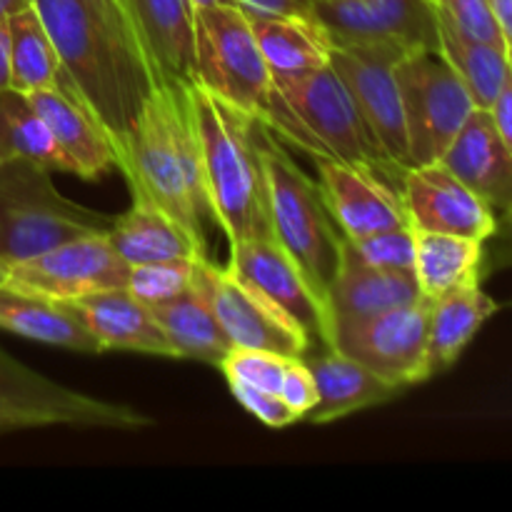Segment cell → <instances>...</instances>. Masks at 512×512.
<instances>
[{"label": "cell", "instance_id": "1", "mask_svg": "<svg viewBox=\"0 0 512 512\" xmlns=\"http://www.w3.org/2000/svg\"><path fill=\"white\" fill-rule=\"evenodd\" d=\"M68 88L88 105L115 155L163 80L123 0H33Z\"/></svg>", "mask_w": 512, "mask_h": 512}, {"label": "cell", "instance_id": "2", "mask_svg": "<svg viewBox=\"0 0 512 512\" xmlns=\"http://www.w3.org/2000/svg\"><path fill=\"white\" fill-rule=\"evenodd\" d=\"M115 168L128 180L130 190L155 200L208 253L205 220L215 223V218L205 193L188 83H160L155 88L115 155Z\"/></svg>", "mask_w": 512, "mask_h": 512}, {"label": "cell", "instance_id": "3", "mask_svg": "<svg viewBox=\"0 0 512 512\" xmlns=\"http://www.w3.org/2000/svg\"><path fill=\"white\" fill-rule=\"evenodd\" d=\"M188 95L200 138L205 193L215 225L225 233L228 245L273 235L263 165L255 145V118L198 80L188 83Z\"/></svg>", "mask_w": 512, "mask_h": 512}, {"label": "cell", "instance_id": "4", "mask_svg": "<svg viewBox=\"0 0 512 512\" xmlns=\"http://www.w3.org/2000/svg\"><path fill=\"white\" fill-rule=\"evenodd\" d=\"M255 120H260L280 143L303 150L315 163L333 160L365 165L395 180L403 178V173L380 153L353 95L330 65L270 80L263 113Z\"/></svg>", "mask_w": 512, "mask_h": 512}, {"label": "cell", "instance_id": "5", "mask_svg": "<svg viewBox=\"0 0 512 512\" xmlns=\"http://www.w3.org/2000/svg\"><path fill=\"white\" fill-rule=\"evenodd\" d=\"M255 145L260 153L273 235L298 263L308 283L325 303L328 285L338 268L343 233L315 183L278 138L255 120ZM328 308V305H325Z\"/></svg>", "mask_w": 512, "mask_h": 512}, {"label": "cell", "instance_id": "6", "mask_svg": "<svg viewBox=\"0 0 512 512\" xmlns=\"http://www.w3.org/2000/svg\"><path fill=\"white\" fill-rule=\"evenodd\" d=\"M113 223V215L65 198L48 165L25 158L0 163V260L8 265L70 240L108 235Z\"/></svg>", "mask_w": 512, "mask_h": 512}, {"label": "cell", "instance_id": "7", "mask_svg": "<svg viewBox=\"0 0 512 512\" xmlns=\"http://www.w3.org/2000/svg\"><path fill=\"white\" fill-rule=\"evenodd\" d=\"M410 163H438L478 105L438 48H415L395 60Z\"/></svg>", "mask_w": 512, "mask_h": 512}, {"label": "cell", "instance_id": "8", "mask_svg": "<svg viewBox=\"0 0 512 512\" xmlns=\"http://www.w3.org/2000/svg\"><path fill=\"white\" fill-rule=\"evenodd\" d=\"M195 80L253 118L263 113L273 75L238 3L195 10Z\"/></svg>", "mask_w": 512, "mask_h": 512}, {"label": "cell", "instance_id": "9", "mask_svg": "<svg viewBox=\"0 0 512 512\" xmlns=\"http://www.w3.org/2000/svg\"><path fill=\"white\" fill-rule=\"evenodd\" d=\"M428 318L430 300L420 298L360 323L340 325L330 335V348L408 390L428 380Z\"/></svg>", "mask_w": 512, "mask_h": 512}, {"label": "cell", "instance_id": "10", "mask_svg": "<svg viewBox=\"0 0 512 512\" xmlns=\"http://www.w3.org/2000/svg\"><path fill=\"white\" fill-rule=\"evenodd\" d=\"M195 283L218 315L233 348L268 350L293 358H303L313 350L308 333L253 285L240 280L228 265H218L210 258L198 260Z\"/></svg>", "mask_w": 512, "mask_h": 512}, {"label": "cell", "instance_id": "11", "mask_svg": "<svg viewBox=\"0 0 512 512\" xmlns=\"http://www.w3.org/2000/svg\"><path fill=\"white\" fill-rule=\"evenodd\" d=\"M313 15L333 45L390 50L438 48L430 0H315Z\"/></svg>", "mask_w": 512, "mask_h": 512}, {"label": "cell", "instance_id": "12", "mask_svg": "<svg viewBox=\"0 0 512 512\" xmlns=\"http://www.w3.org/2000/svg\"><path fill=\"white\" fill-rule=\"evenodd\" d=\"M128 265L108 235H88L8 265L5 285L40 298L73 303L85 295L123 288Z\"/></svg>", "mask_w": 512, "mask_h": 512}, {"label": "cell", "instance_id": "13", "mask_svg": "<svg viewBox=\"0 0 512 512\" xmlns=\"http://www.w3.org/2000/svg\"><path fill=\"white\" fill-rule=\"evenodd\" d=\"M400 55L378 48L358 45H333L330 68L340 75L348 93L353 95L363 123L378 143L380 153L398 173L413 168L405 133L403 100H400L395 60Z\"/></svg>", "mask_w": 512, "mask_h": 512}, {"label": "cell", "instance_id": "14", "mask_svg": "<svg viewBox=\"0 0 512 512\" xmlns=\"http://www.w3.org/2000/svg\"><path fill=\"white\" fill-rule=\"evenodd\" d=\"M228 268L240 280L253 285L258 293H263L293 323H298L310 340H318L323 348H328V308L308 283L298 263L290 258L288 250L275 240V235L245 238L230 245Z\"/></svg>", "mask_w": 512, "mask_h": 512}, {"label": "cell", "instance_id": "15", "mask_svg": "<svg viewBox=\"0 0 512 512\" xmlns=\"http://www.w3.org/2000/svg\"><path fill=\"white\" fill-rule=\"evenodd\" d=\"M0 403L33 410L53 420V425L73 428H108V430H143L153 425V418L130 405L108 403L75 393L20 360L0 350Z\"/></svg>", "mask_w": 512, "mask_h": 512}, {"label": "cell", "instance_id": "16", "mask_svg": "<svg viewBox=\"0 0 512 512\" xmlns=\"http://www.w3.org/2000/svg\"><path fill=\"white\" fill-rule=\"evenodd\" d=\"M400 193L413 228L460 235L480 243L498 233L495 210L440 160L405 170Z\"/></svg>", "mask_w": 512, "mask_h": 512}, {"label": "cell", "instance_id": "17", "mask_svg": "<svg viewBox=\"0 0 512 512\" xmlns=\"http://www.w3.org/2000/svg\"><path fill=\"white\" fill-rule=\"evenodd\" d=\"M320 190L343 238L358 240L365 235L410 225L405 213L400 180L365 168V165L318 160Z\"/></svg>", "mask_w": 512, "mask_h": 512}, {"label": "cell", "instance_id": "18", "mask_svg": "<svg viewBox=\"0 0 512 512\" xmlns=\"http://www.w3.org/2000/svg\"><path fill=\"white\" fill-rule=\"evenodd\" d=\"M420 298L425 295L420 293L413 270H385L368 265L355 253L350 240L343 238L338 268L325 295L330 335L340 325L360 323V320H368L400 305H410Z\"/></svg>", "mask_w": 512, "mask_h": 512}, {"label": "cell", "instance_id": "19", "mask_svg": "<svg viewBox=\"0 0 512 512\" xmlns=\"http://www.w3.org/2000/svg\"><path fill=\"white\" fill-rule=\"evenodd\" d=\"M28 98L63 155L65 173L95 180L115 168L113 143L73 88L55 85L28 93Z\"/></svg>", "mask_w": 512, "mask_h": 512}, {"label": "cell", "instance_id": "20", "mask_svg": "<svg viewBox=\"0 0 512 512\" xmlns=\"http://www.w3.org/2000/svg\"><path fill=\"white\" fill-rule=\"evenodd\" d=\"M440 163L490 208L512 218V153L495 130L490 110L470 113Z\"/></svg>", "mask_w": 512, "mask_h": 512}, {"label": "cell", "instance_id": "21", "mask_svg": "<svg viewBox=\"0 0 512 512\" xmlns=\"http://www.w3.org/2000/svg\"><path fill=\"white\" fill-rule=\"evenodd\" d=\"M163 83L195 80V8L190 0H123Z\"/></svg>", "mask_w": 512, "mask_h": 512}, {"label": "cell", "instance_id": "22", "mask_svg": "<svg viewBox=\"0 0 512 512\" xmlns=\"http://www.w3.org/2000/svg\"><path fill=\"white\" fill-rule=\"evenodd\" d=\"M303 360L308 363L315 390H318V400L305 415V420L310 423H335V420L348 418L360 410L388 403L405 390L378 378L368 368L333 348H323L318 353L308 350Z\"/></svg>", "mask_w": 512, "mask_h": 512}, {"label": "cell", "instance_id": "23", "mask_svg": "<svg viewBox=\"0 0 512 512\" xmlns=\"http://www.w3.org/2000/svg\"><path fill=\"white\" fill-rule=\"evenodd\" d=\"M70 305L88 325L100 353L128 350V353L155 355V358H173V348L158 320L153 318L148 305L135 300L128 290H103L73 300Z\"/></svg>", "mask_w": 512, "mask_h": 512}, {"label": "cell", "instance_id": "24", "mask_svg": "<svg viewBox=\"0 0 512 512\" xmlns=\"http://www.w3.org/2000/svg\"><path fill=\"white\" fill-rule=\"evenodd\" d=\"M130 195L133 205L123 215H115L108 233L110 245L125 260V265L173 258H210L155 200L140 190H130Z\"/></svg>", "mask_w": 512, "mask_h": 512}, {"label": "cell", "instance_id": "25", "mask_svg": "<svg viewBox=\"0 0 512 512\" xmlns=\"http://www.w3.org/2000/svg\"><path fill=\"white\" fill-rule=\"evenodd\" d=\"M0 330L55 348L100 355L98 343L73 305L8 285H0Z\"/></svg>", "mask_w": 512, "mask_h": 512}, {"label": "cell", "instance_id": "26", "mask_svg": "<svg viewBox=\"0 0 512 512\" xmlns=\"http://www.w3.org/2000/svg\"><path fill=\"white\" fill-rule=\"evenodd\" d=\"M495 313H498V303L480 288V283L463 285L453 293L430 300L428 355H425L428 378L445 373L450 365H455L470 340Z\"/></svg>", "mask_w": 512, "mask_h": 512}, {"label": "cell", "instance_id": "27", "mask_svg": "<svg viewBox=\"0 0 512 512\" xmlns=\"http://www.w3.org/2000/svg\"><path fill=\"white\" fill-rule=\"evenodd\" d=\"M255 40L273 78H290L330 65L333 40L315 15H253Z\"/></svg>", "mask_w": 512, "mask_h": 512}, {"label": "cell", "instance_id": "28", "mask_svg": "<svg viewBox=\"0 0 512 512\" xmlns=\"http://www.w3.org/2000/svg\"><path fill=\"white\" fill-rule=\"evenodd\" d=\"M150 313L163 328L165 338L173 348V358L198 360V363L220 368L225 355L233 350L228 333L223 330L218 315L210 308L208 298L195 280L180 298L153 305Z\"/></svg>", "mask_w": 512, "mask_h": 512}, {"label": "cell", "instance_id": "29", "mask_svg": "<svg viewBox=\"0 0 512 512\" xmlns=\"http://www.w3.org/2000/svg\"><path fill=\"white\" fill-rule=\"evenodd\" d=\"M220 370L228 383H248L280 395L303 420L318 400L313 373L303 358L233 348L220 363Z\"/></svg>", "mask_w": 512, "mask_h": 512}, {"label": "cell", "instance_id": "30", "mask_svg": "<svg viewBox=\"0 0 512 512\" xmlns=\"http://www.w3.org/2000/svg\"><path fill=\"white\" fill-rule=\"evenodd\" d=\"M415 235V278L420 293L428 300L480 283V263H483V245L480 240L460 238L448 233H430L413 228Z\"/></svg>", "mask_w": 512, "mask_h": 512}, {"label": "cell", "instance_id": "31", "mask_svg": "<svg viewBox=\"0 0 512 512\" xmlns=\"http://www.w3.org/2000/svg\"><path fill=\"white\" fill-rule=\"evenodd\" d=\"M5 23L10 38V88L28 95L65 85L55 45L35 5L10 15Z\"/></svg>", "mask_w": 512, "mask_h": 512}, {"label": "cell", "instance_id": "32", "mask_svg": "<svg viewBox=\"0 0 512 512\" xmlns=\"http://www.w3.org/2000/svg\"><path fill=\"white\" fill-rule=\"evenodd\" d=\"M438 50L455 70V75L463 80L475 105L488 110L503 90L505 80L510 78L508 48L465 38L448 25L438 23Z\"/></svg>", "mask_w": 512, "mask_h": 512}, {"label": "cell", "instance_id": "33", "mask_svg": "<svg viewBox=\"0 0 512 512\" xmlns=\"http://www.w3.org/2000/svg\"><path fill=\"white\" fill-rule=\"evenodd\" d=\"M10 158L35 160L50 170H65L63 155L48 125L25 93L8 88L0 93V163Z\"/></svg>", "mask_w": 512, "mask_h": 512}, {"label": "cell", "instance_id": "34", "mask_svg": "<svg viewBox=\"0 0 512 512\" xmlns=\"http://www.w3.org/2000/svg\"><path fill=\"white\" fill-rule=\"evenodd\" d=\"M195 268H198V260L195 258H173L128 265L123 290H128L135 300L153 308V305L180 298L185 290H190L195 280Z\"/></svg>", "mask_w": 512, "mask_h": 512}, {"label": "cell", "instance_id": "35", "mask_svg": "<svg viewBox=\"0 0 512 512\" xmlns=\"http://www.w3.org/2000/svg\"><path fill=\"white\" fill-rule=\"evenodd\" d=\"M430 8L435 20L453 28L455 33L505 48L490 0H430Z\"/></svg>", "mask_w": 512, "mask_h": 512}, {"label": "cell", "instance_id": "36", "mask_svg": "<svg viewBox=\"0 0 512 512\" xmlns=\"http://www.w3.org/2000/svg\"><path fill=\"white\" fill-rule=\"evenodd\" d=\"M355 253L368 265L385 270H413L415 265V235L413 225L405 228L380 230V233L365 235V238L350 240ZM415 273V270H413Z\"/></svg>", "mask_w": 512, "mask_h": 512}, {"label": "cell", "instance_id": "37", "mask_svg": "<svg viewBox=\"0 0 512 512\" xmlns=\"http://www.w3.org/2000/svg\"><path fill=\"white\" fill-rule=\"evenodd\" d=\"M228 385L233 398L238 400L250 415H255L260 423L268 425V428H288V425L303 420L288 403H285L283 398H280V395L268 393V390L255 388V385H248V383H228Z\"/></svg>", "mask_w": 512, "mask_h": 512}, {"label": "cell", "instance_id": "38", "mask_svg": "<svg viewBox=\"0 0 512 512\" xmlns=\"http://www.w3.org/2000/svg\"><path fill=\"white\" fill-rule=\"evenodd\" d=\"M253 15H313L315 0H235Z\"/></svg>", "mask_w": 512, "mask_h": 512}, {"label": "cell", "instance_id": "39", "mask_svg": "<svg viewBox=\"0 0 512 512\" xmlns=\"http://www.w3.org/2000/svg\"><path fill=\"white\" fill-rule=\"evenodd\" d=\"M53 420H48L45 415L33 413V410L15 408V405L0 403V435L20 433V430H38V428H50Z\"/></svg>", "mask_w": 512, "mask_h": 512}, {"label": "cell", "instance_id": "40", "mask_svg": "<svg viewBox=\"0 0 512 512\" xmlns=\"http://www.w3.org/2000/svg\"><path fill=\"white\" fill-rule=\"evenodd\" d=\"M488 110H490V118H493L495 123V130H498L503 143L508 145L512 153V73L510 78L505 80L503 90H500L498 98L493 100V105H490Z\"/></svg>", "mask_w": 512, "mask_h": 512}, {"label": "cell", "instance_id": "41", "mask_svg": "<svg viewBox=\"0 0 512 512\" xmlns=\"http://www.w3.org/2000/svg\"><path fill=\"white\" fill-rule=\"evenodd\" d=\"M490 5H493L500 35L505 40V48L512 50V0H490Z\"/></svg>", "mask_w": 512, "mask_h": 512}, {"label": "cell", "instance_id": "42", "mask_svg": "<svg viewBox=\"0 0 512 512\" xmlns=\"http://www.w3.org/2000/svg\"><path fill=\"white\" fill-rule=\"evenodd\" d=\"M10 88V38L8 23H0V93Z\"/></svg>", "mask_w": 512, "mask_h": 512}, {"label": "cell", "instance_id": "43", "mask_svg": "<svg viewBox=\"0 0 512 512\" xmlns=\"http://www.w3.org/2000/svg\"><path fill=\"white\" fill-rule=\"evenodd\" d=\"M30 5H33V0H0V23L8 20L10 15L20 13V10L30 8Z\"/></svg>", "mask_w": 512, "mask_h": 512}, {"label": "cell", "instance_id": "44", "mask_svg": "<svg viewBox=\"0 0 512 512\" xmlns=\"http://www.w3.org/2000/svg\"><path fill=\"white\" fill-rule=\"evenodd\" d=\"M195 10H203V8H213V5H230L235 0H190Z\"/></svg>", "mask_w": 512, "mask_h": 512}, {"label": "cell", "instance_id": "45", "mask_svg": "<svg viewBox=\"0 0 512 512\" xmlns=\"http://www.w3.org/2000/svg\"><path fill=\"white\" fill-rule=\"evenodd\" d=\"M5 278H8V263L0 260V285H5Z\"/></svg>", "mask_w": 512, "mask_h": 512}, {"label": "cell", "instance_id": "46", "mask_svg": "<svg viewBox=\"0 0 512 512\" xmlns=\"http://www.w3.org/2000/svg\"><path fill=\"white\" fill-rule=\"evenodd\" d=\"M508 58H510V73H512V50H508Z\"/></svg>", "mask_w": 512, "mask_h": 512}, {"label": "cell", "instance_id": "47", "mask_svg": "<svg viewBox=\"0 0 512 512\" xmlns=\"http://www.w3.org/2000/svg\"><path fill=\"white\" fill-rule=\"evenodd\" d=\"M510 223H512V218H510ZM510 260H512V248H510Z\"/></svg>", "mask_w": 512, "mask_h": 512}]
</instances>
